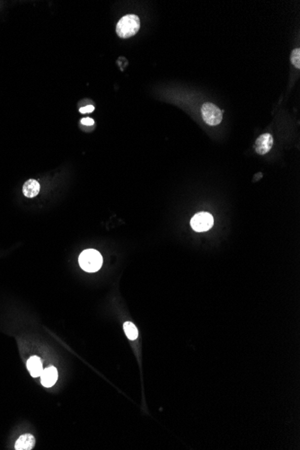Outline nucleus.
Masks as SVG:
<instances>
[{
    "label": "nucleus",
    "instance_id": "nucleus-10",
    "mask_svg": "<svg viewBox=\"0 0 300 450\" xmlns=\"http://www.w3.org/2000/svg\"><path fill=\"white\" fill-rule=\"evenodd\" d=\"M123 329L125 332L127 337L131 340H134L138 338L139 336V332L135 325H133L131 322H126L123 325Z\"/></svg>",
    "mask_w": 300,
    "mask_h": 450
},
{
    "label": "nucleus",
    "instance_id": "nucleus-13",
    "mask_svg": "<svg viewBox=\"0 0 300 450\" xmlns=\"http://www.w3.org/2000/svg\"><path fill=\"white\" fill-rule=\"evenodd\" d=\"M81 123H82L83 125L92 126L95 124V121H94L93 119H91V118H83V119L81 120Z\"/></svg>",
    "mask_w": 300,
    "mask_h": 450
},
{
    "label": "nucleus",
    "instance_id": "nucleus-4",
    "mask_svg": "<svg viewBox=\"0 0 300 450\" xmlns=\"http://www.w3.org/2000/svg\"><path fill=\"white\" fill-rule=\"evenodd\" d=\"M214 223V219L211 214L208 212L197 213L191 220L190 225L193 230L197 232H205L210 229Z\"/></svg>",
    "mask_w": 300,
    "mask_h": 450
},
{
    "label": "nucleus",
    "instance_id": "nucleus-9",
    "mask_svg": "<svg viewBox=\"0 0 300 450\" xmlns=\"http://www.w3.org/2000/svg\"><path fill=\"white\" fill-rule=\"evenodd\" d=\"M40 184L36 180L30 179L27 181L23 187V192L27 198H34L40 192Z\"/></svg>",
    "mask_w": 300,
    "mask_h": 450
},
{
    "label": "nucleus",
    "instance_id": "nucleus-12",
    "mask_svg": "<svg viewBox=\"0 0 300 450\" xmlns=\"http://www.w3.org/2000/svg\"><path fill=\"white\" fill-rule=\"evenodd\" d=\"M95 111V107L93 105H87L85 107H82L79 109L81 113H91Z\"/></svg>",
    "mask_w": 300,
    "mask_h": 450
},
{
    "label": "nucleus",
    "instance_id": "nucleus-5",
    "mask_svg": "<svg viewBox=\"0 0 300 450\" xmlns=\"http://www.w3.org/2000/svg\"><path fill=\"white\" fill-rule=\"evenodd\" d=\"M273 138L269 133L260 136L255 142V151L259 155H265L272 148Z\"/></svg>",
    "mask_w": 300,
    "mask_h": 450
},
{
    "label": "nucleus",
    "instance_id": "nucleus-6",
    "mask_svg": "<svg viewBox=\"0 0 300 450\" xmlns=\"http://www.w3.org/2000/svg\"><path fill=\"white\" fill-rule=\"evenodd\" d=\"M40 382L44 387H51L58 380V370L54 367H49L40 374Z\"/></svg>",
    "mask_w": 300,
    "mask_h": 450
},
{
    "label": "nucleus",
    "instance_id": "nucleus-1",
    "mask_svg": "<svg viewBox=\"0 0 300 450\" xmlns=\"http://www.w3.org/2000/svg\"><path fill=\"white\" fill-rule=\"evenodd\" d=\"M140 28V18L135 15L123 16L116 26V33L122 39L135 35Z\"/></svg>",
    "mask_w": 300,
    "mask_h": 450
},
{
    "label": "nucleus",
    "instance_id": "nucleus-2",
    "mask_svg": "<svg viewBox=\"0 0 300 450\" xmlns=\"http://www.w3.org/2000/svg\"><path fill=\"white\" fill-rule=\"evenodd\" d=\"M79 265L86 272H95L103 265V257L98 251L87 249L79 255Z\"/></svg>",
    "mask_w": 300,
    "mask_h": 450
},
{
    "label": "nucleus",
    "instance_id": "nucleus-7",
    "mask_svg": "<svg viewBox=\"0 0 300 450\" xmlns=\"http://www.w3.org/2000/svg\"><path fill=\"white\" fill-rule=\"evenodd\" d=\"M36 443V440L34 436L30 433H26L21 435L19 439L16 440L15 445V450H31L34 449Z\"/></svg>",
    "mask_w": 300,
    "mask_h": 450
},
{
    "label": "nucleus",
    "instance_id": "nucleus-11",
    "mask_svg": "<svg viewBox=\"0 0 300 450\" xmlns=\"http://www.w3.org/2000/svg\"><path fill=\"white\" fill-rule=\"evenodd\" d=\"M300 49H295L291 53V62L292 64L295 66L297 69L300 68Z\"/></svg>",
    "mask_w": 300,
    "mask_h": 450
},
{
    "label": "nucleus",
    "instance_id": "nucleus-8",
    "mask_svg": "<svg viewBox=\"0 0 300 450\" xmlns=\"http://www.w3.org/2000/svg\"><path fill=\"white\" fill-rule=\"evenodd\" d=\"M26 366H27V370L30 372L31 375L33 377L40 376L41 372L43 371L41 360L37 356L31 357L30 359L27 360Z\"/></svg>",
    "mask_w": 300,
    "mask_h": 450
},
{
    "label": "nucleus",
    "instance_id": "nucleus-3",
    "mask_svg": "<svg viewBox=\"0 0 300 450\" xmlns=\"http://www.w3.org/2000/svg\"><path fill=\"white\" fill-rule=\"evenodd\" d=\"M201 114L206 123L210 126L219 125L223 118L220 108L211 103H206L202 105Z\"/></svg>",
    "mask_w": 300,
    "mask_h": 450
}]
</instances>
